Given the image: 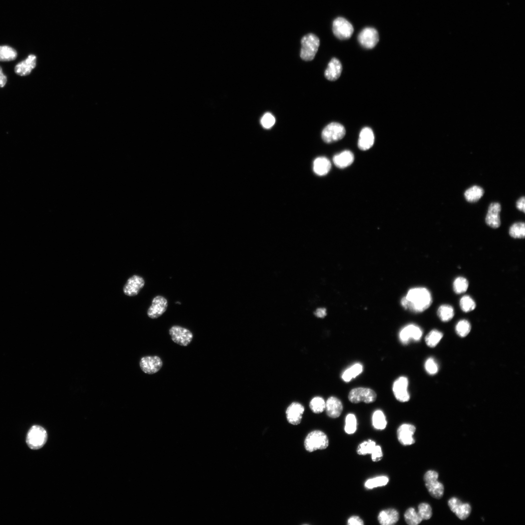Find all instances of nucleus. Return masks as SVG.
Segmentation results:
<instances>
[{
  "label": "nucleus",
  "mask_w": 525,
  "mask_h": 525,
  "mask_svg": "<svg viewBox=\"0 0 525 525\" xmlns=\"http://www.w3.org/2000/svg\"><path fill=\"white\" fill-rule=\"evenodd\" d=\"M430 292L424 287L410 289L406 295L402 298L401 303L406 310L420 313L428 309L432 303Z\"/></svg>",
  "instance_id": "nucleus-1"
},
{
  "label": "nucleus",
  "mask_w": 525,
  "mask_h": 525,
  "mask_svg": "<svg viewBox=\"0 0 525 525\" xmlns=\"http://www.w3.org/2000/svg\"><path fill=\"white\" fill-rule=\"evenodd\" d=\"M304 445L306 451L309 452L324 450L329 445V439L323 432L314 430L307 435L304 440Z\"/></svg>",
  "instance_id": "nucleus-2"
},
{
  "label": "nucleus",
  "mask_w": 525,
  "mask_h": 525,
  "mask_svg": "<svg viewBox=\"0 0 525 525\" xmlns=\"http://www.w3.org/2000/svg\"><path fill=\"white\" fill-rule=\"evenodd\" d=\"M301 44V58L305 61L313 60L319 46L320 41L318 37L313 34H307L302 38Z\"/></svg>",
  "instance_id": "nucleus-3"
},
{
  "label": "nucleus",
  "mask_w": 525,
  "mask_h": 525,
  "mask_svg": "<svg viewBox=\"0 0 525 525\" xmlns=\"http://www.w3.org/2000/svg\"><path fill=\"white\" fill-rule=\"evenodd\" d=\"M47 440L45 429L39 425H34L29 430L26 443L30 448L37 450L42 447Z\"/></svg>",
  "instance_id": "nucleus-4"
},
{
  "label": "nucleus",
  "mask_w": 525,
  "mask_h": 525,
  "mask_svg": "<svg viewBox=\"0 0 525 525\" xmlns=\"http://www.w3.org/2000/svg\"><path fill=\"white\" fill-rule=\"evenodd\" d=\"M438 473L433 470L428 471L424 475L425 486L430 494L435 498L440 499L444 493L443 484L438 481Z\"/></svg>",
  "instance_id": "nucleus-5"
},
{
  "label": "nucleus",
  "mask_w": 525,
  "mask_h": 525,
  "mask_svg": "<svg viewBox=\"0 0 525 525\" xmlns=\"http://www.w3.org/2000/svg\"><path fill=\"white\" fill-rule=\"evenodd\" d=\"M377 398L376 392L366 387H357L351 389L348 395L349 401L353 403L364 402L369 403L375 402Z\"/></svg>",
  "instance_id": "nucleus-6"
},
{
  "label": "nucleus",
  "mask_w": 525,
  "mask_h": 525,
  "mask_svg": "<svg viewBox=\"0 0 525 525\" xmlns=\"http://www.w3.org/2000/svg\"><path fill=\"white\" fill-rule=\"evenodd\" d=\"M346 134L345 127L341 124L332 122L323 130L321 136L326 143H331L342 139Z\"/></svg>",
  "instance_id": "nucleus-7"
},
{
  "label": "nucleus",
  "mask_w": 525,
  "mask_h": 525,
  "mask_svg": "<svg viewBox=\"0 0 525 525\" xmlns=\"http://www.w3.org/2000/svg\"><path fill=\"white\" fill-rule=\"evenodd\" d=\"M169 332L173 341L182 346H187L193 339V334L191 331L180 326H172Z\"/></svg>",
  "instance_id": "nucleus-8"
},
{
  "label": "nucleus",
  "mask_w": 525,
  "mask_h": 525,
  "mask_svg": "<svg viewBox=\"0 0 525 525\" xmlns=\"http://www.w3.org/2000/svg\"><path fill=\"white\" fill-rule=\"evenodd\" d=\"M352 25L346 19L338 17L332 23V31L335 36L342 40L350 38L353 33Z\"/></svg>",
  "instance_id": "nucleus-9"
},
{
  "label": "nucleus",
  "mask_w": 525,
  "mask_h": 525,
  "mask_svg": "<svg viewBox=\"0 0 525 525\" xmlns=\"http://www.w3.org/2000/svg\"><path fill=\"white\" fill-rule=\"evenodd\" d=\"M358 40L360 44L366 49H372L378 43L379 36L377 31L374 28L366 27L359 33Z\"/></svg>",
  "instance_id": "nucleus-10"
},
{
  "label": "nucleus",
  "mask_w": 525,
  "mask_h": 525,
  "mask_svg": "<svg viewBox=\"0 0 525 525\" xmlns=\"http://www.w3.org/2000/svg\"><path fill=\"white\" fill-rule=\"evenodd\" d=\"M163 362L161 359L156 355L142 357L140 361V366L143 372L148 374L158 372L161 368Z\"/></svg>",
  "instance_id": "nucleus-11"
},
{
  "label": "nucleus",
  "mask_w": 525,
  "mask_h": 525,
  "mask_svg": "<svg viewBox=\"0 0 525 525\" xmlns=\"http://www.w3.org/2000/svg\"><path fill=\"white\" fill-rule=\"evenodd\" d=\"M167 307V299L162 296H157L153 298L151 305L147 310V315L152 319L157 318L165 313Z\"/></svg>",
  "instance_id": "nucleus-12"
},
{
  "label": "nucleus",
  "mask_w": 525,
  "mask_h": 525,
  "mask_svg": "<svg viewBox=\"0 0 525 525\" xmlns=\"http://www.w3.org/2000/svg\"><path fill=\"white\" fill-rule=\"evenodd\" d=\"M408 385V379L404 376L400 377L394 382L392 390L398 401L404 402L409 400L410 395L407 391Z\"/></svg>",
  "instance_id": "nucleus-13"
},
{
  "label": "nucleus",
  "mask_w": 525,
  "mask_h": 525,
  "mask_svg": "<svg viewBox=\"0 0 525 525\" xmlns=\"http://www.w3.org/2000/svg\"><path fill=\"white\" fill-rule=\"evenodd\" d=\"M415 431L416 427L412 424L403 423L401 425L397 431V438L400 443L404 446L414 444L415 440L413 435Z\"/></svg>",
  "instance_id": "nucleus-14"
},
{
  "label": "nucleus",
  "mask_w": 525,
  "mask_h": 525,
  "mask_svg": "<svg viewBox=\"0 0 525 525\" xmlns=\"http://www.w3.org/2000/svg\"><path fill=\"white\" fill-rule=\"evenodd\" d=\"M448 505L451 510L460 520H465L471 513V506L468 503H463L457 498L450 499Z\"/></svg>",
  "instance_id": "nucleus-15"
},
{
  "label": "nucleus",
  "mask_w": 525,
  "mask_h": 525,
  "mask_svg": "<svg viewBox=\"0 0 525 525\" xmlns=\"http://www.w3.org/2000/svg\"><path fill=\"white\" fill-rule=\"evenodd\" d=\"M145 284L144 279L140 276L135 275L130 277L123 288L125 295L129 297L137 295Z\"/></svg>",
  "instance_id": "nucleus-16"
},
{
  "label": "nucleus",
  "mask_w": 525,
  "mask_h": 525,
  "mask_svg": "<svg viewBox=\"0 0 525 525\" xmlns=\"http://www.w3.org/2000/svg\"><path fill=\"white\" fill-rule=\"evenodd\" d=\"M304 411V406L300 403L293 402L287 408L285 413L287 421L293 425L299 424Z\"/></svg>",
  "instance_id": "nucleus-17"
},
{
  "label": "nucleus",
  "mask_w": 525,
  "mask_h": 525,
  "mask_svg": "<svg viewBox=\"0 0 525 525\" xmlns=\"http://www.w3.org/2000/svg\"><path fill=\"white\" fill-rule=\"evenodd\" d=\"M422 334V331L419 327L414 324H409L401 330L399 338L403 344H406L410 339L419 341Z\"/></svg>",
  "instance_id": "nucleus-18"
},
{
  "label": "nucleus",
  "mask_w": 525,
  "mask_h": 525,
  "mask_svg": "<svg viewBox=\"0 0 525 525\" xmlns=\"http://www.w3.org/2000/svg\"><path fill=\"white\" fill-rule=\"evenodd\" d=\"M501 210V205L498 202H492L490 205L485 218L486 223L488 226L494 228L500 227Z\"/></svg>",
  "instance_id": "nucleus-19"
},
{
  "label": "nucleus",
  "mask_w": 525,
  "mask_h": 525,
  "mask_svg": "<svg viewBox=\"0 0 525 525\" xmlns=\"http://www.w3.org/2000/svg\"><path fill=\"white\" fill-rule=\"evenodd\" d=\"M327 415L333 419L339 417L343 411V404L337 398L331 396L325 403V409Z\"/></svg>",
  "instance_id": "nucleus-20"
},
{
  "label": "nucleus",
  "mask_w": 525,
  "mask_h": 525,
  "mask_svg": "<svg viewBox=\"0 0 525 525\" xmlns=\"http://www.w3.org/2000/svg\"><path fill=\"white\" fill-rule=\"evenodd\" d=\"M374 142V135L372 129L368 127H364L359 134L358 146L362 150L370 148Z\"/></svg>",
  "instance_id": "nucleus-21"
},
{
  "label": "nucleus",
  "mask_w": 525,
  "mask_h": 525,
  "mask_svg": "<svg viewBox=\"0 0 525 525\" xmlns=\"http://www.w3.org/2000/svg\"><path fill=\"white\" fill-rule=\"evenodd\" d=\"M36 57L30 54L24 60L18 63L15 68V72L20 76L29 74L36 66Z\"/></svg>",
  "instance_id": "nucleus-22"
},
{
  "label": "nucleus",
  "mask_w": 525,
  "mask_h": 525,
  "mask_svg": "<svg viewBox=\"0 0 525 525\" xmlns=\"http://www.w3.org/2000/svg\"><path fill=\"white\" fill-rule=\"evenodd\" d=\"M377 518L382 525H392L398 521L399 514L394 508H388L380 511Z\"/></svg>",
  "instance_id": "nucleus-23"
},
{
  "label": "nucleus",
  "mask_w": 525,
  "mask_h": 525,
  "mask_svg": "<svg viewBox=\"0 0 525 525\" xmlns=\"http://www.w3.org/2000/svg\"><path fill=\"white\" fill-rule=\"evenodd\" d=\"M342 67L340 61L336 58L331 59L325 71V76L330 81L336 80L340 77Z\"/></svg>",
  "instance_id": "nucleus-24"
},
{
  "label": "nucleus",
  "mask_w": 525,
  "mask_h": 525,
  "mask_svg": "<svg viewBox=\"0 0 525 525\" xmlns=\"http://www.w3.org/2000/svg\"><path fill=\"white\" fill-rule=\"evenodd\" d=\"M354 160L353 153L349 150L344 151L333 158V162L335 165L340 168H344L350 166Z\"/></svg>",
  "instance_id": "nucleus-25"
},
{
  "label": "nucleus",
  "mask_w": 525,
  "mask_h": 525,
  "mask_svg": "<svg viewBox=\"0 0 525 525\" xmlns=\"http://www.w3.org/2000/svg\"><path fill=\"white\" fill-rule=\"evenodd\" d=\"M331 168V163L330 160L325 157H318L313 162V171L318 175H324L327 174Z\"/></svg>",
  "instance_id": "nucleus-26"
},
{
  "label": "nucleus",
  "mask_w": 525,
  "mask_h": 525,
  "mask_svg": "<svg viewBox=\"0 0 525 525\" xmlns=\"http://www.w3.org/2000/svg\"><path fill=\"white\" fill-rule=\"evenodd\" d=\"M483 189L478 186H473L468 189L464 192L466 200L469 202H475L478 201L483 195Z\"/></svg>",
  "instance_id": "nucleus-27"
},
{
  "label": "nucleus",
  "mask_w": 525,
  "mask_h": 525,
  "mask_svg": "<svg viewBox=\"0 0 525 525\" xmlns=\"http://www.w3.org/2000/svg\"><path fill=\"white\" fill-rule=\"evenodd\" d=\"M362 371V365L359 363H356L343 372L342 378L345 382H348L359 375Z\"/></svg>",
  "instance_id": "nucleus-28"
},
{
  "label": "nucleus",
  "mask_w": 525,
  "mask_h": 525,
  "mask_svg": "<svg viewBox=\"0 0 525 525\" xmlns=\"http://www.w3.org/2000/svg\"><path fill=\"white\" fill-rule=\"evenodd\" d=\"M372 425L377 430H383L386 426L387 421L384 413L380 410L375 411L372 417Z\"/></svg>",
  "instance_id": "nucleus-29"
},
{
  "label": "nucleus",
  "mask_w": 525,
  "mask_h": 525,
  "mask_svg": "<svg viewBox=\"0 0 525 525\" xmlns=\"http://www.w3.org/2000/svg\"><path fill=\"white\" fill-rule=\"evenodd\" d=\"M389 479L386 476H379L368 479L365 483V487L367 489L385 486L388 482Z\"/></svg>",
  "instance_id": "nucleus-30"
},
{
  "label": "nucleus",
  "mask_w": 525,
  "mask_h": 525,
  "mask_svg": "<svg viewBox=\"0 0 525 525\" xmlns=\"http://www.w3.org/2000/svg\"><path fill=\"white\" fill-rule=\"evenodd\" d=\"M17 56L16 51L13 48L6 46H0V61H10L15 60Z\"/></svg>",
  "instance_id": "nucleus-31"
},
{
  "label": "nucleus",
  "mask_w": 525,
  "mask_h": 525,
  "mask_svg": "<svg viewBox=\"0 0 525 525\" xmlns=\"http://www.w3.org/2000/svg\"><path fill=\"white\" fill-rule=\"evenodd\" d=\"M376 447V443L374 441L368 439L361 443L357 447V453L359 455H366L372 454Z\"/></svg>",
  "instance_id": "nucleus-32"
},
{
  "label": "nucleus",
  "mask_w": 525,
  "mask_h": 525,
  "mask_svg": "<svg viewBox=\"0 0 525 525\" xmlns=\"http://www.w3.org/2000/svg\"><path fill=\"white\" fill-rule=\"evenodd\" d=\"M404 518L406 523L409 525H419L422 520L413 508H409L405 511Z\"/></svg>",
  "instance_id": "nucleus-33"
},
{
  "label": "nucleus",
  "mask_w": 525,
  "mask_h": 525,
  "mask_svg": "<svg viewBox=\"0 0 525 525\" xmlns=\"http://www.w3.org/2000/svg\"><path fill=\"white\" fill-rule=\"evenodd\" d=\"M437 313L440 320L443 322L450 321L454 315V309L449 305H442L439 306Z\"/></svg>",
  "instance_id": "nucleus-34"
},
{
  "label": "nucleus",
  "mask_w": 525,
  "mask_h": 525,
  "mask_svg": "<svg viewBox=\"0 0 525 525\" xmlns=\"http://www.w3.org/2000/svg\"><path fill=\"white\" fill-rule=\"evenodd\" d=\"M509 234L514 238H524L525 236V225L524 222L514 223L509 228Z\"/></svg>",
  "instance_id": "nucleus-35"
},
{
  "label": "nucleus",
  "mask_w": 525,
  "mask_h": 525,
  "mask_svg": "<svg viewBox=\"0 0 525 525\" xmlns=\"http://www.w3.org/2000/svg\"><path fill=\"white\" fill-rule=\"evenodd\" d=\"M325 403L326 402L322 397L316 396L312 398L310 401L309 406L314 413L319 414L325 410Z\"/></svg>",
  "instance_id": "nucleus-36"
},
{
  "label": "nucleus",
  "mask_w": 525,
  "mask_h": 525,
  "mask_svg": "<svg viewBox=\"0 0 525 525\" xmlns=\"http://www.w3.org/2000/svg\"><path fill=\"white\" fill-rule=\"evenodd\" d=\"M443 336V334L438 330L431 331L425 337V341L427 346L435 347L439 343Z\"/></svg>",
  "instance_id": "nucleus-37"
},
{
  "label": "nucleus",
  "mask_w": 525,
  "mask_h": 525,
  "mask_svg": "<svg viewBox=\"0 0 525 525\" xmlns=\"http://www.w3.org/2000/svg\"><path fill=\"white\" fill-rule=\"evenodd\" d=\"M345 431L348 434H352L357 429V420L353 414H349L345 419Z\"/></svg>",
  "instance_id": "nucleus-38"
},
{
  "label": "nucleus",
  "mask_w": 525,
  "mask_h": 525,
  "mask_svg": "<svg viewBox=\"0 0 525 525\" xmlns=\"http://www.w3.org/2000/svg\"><path fill=\"white\" fill-rule=\"evenodd\" d=\"M468 285V280L463 277H459L454 280L453 289L455 293L459 294L465 292L467 290Z\"/></svg>",
  "instance_id": "nucleus-39"
},
{
  "label": "nucleus",
  "mask_w": 525,
  "mask_h": 525,
  "mask_svg": "<svg viewBox=\"0 0 525 525\" xmlns=\"http://www.w3.org/2000/svg\"><path fill=\"white\" fill-rule=\"evenodd\" d=\"M471 325L466 320H461L456 324L455 331L458 335L465 337L471 331Z\"/></svg>",
  "instance_id": "nucleus-40"
},
{
  "label": "nucleus",
  "mask_w": 525,
  "mask_h": 525,
  "mask_svg": "<svg viewBox=\"0 0 525 525\" xmlns=\"http://www.w3.org/2000/svg\"><path fill=\"white\" fill-rule=\"evenodd\" d=\"M460 306L462 310L465 312L472 311L475 307V303L469 296L462 297L460 300Z\"/></svg>",
  "instance_id": "nucleus-41"
},
{
  "label": "nucleus",
  "mask_w": 525,
  "mask_h": 525,
  "mask_svg": "<svg viewBox=\"0 0 525 525\" xmlns=\"http://www.w3.org/2000/svg\"><path fill=\"white\" fill-rule=\"evenodd\" d=\"M418 513L422 520H428L432 515V508L428 504L421 503L418 506Z\"/></svg>",
  "instance_id": "nucleus-42"
},
{
  "label": "nucleus",
  "mask_w": 525,
  "mask_h": 525,
  "mask_svg": "<svg viewBox=\"0 0 525 525\" xmlns=\"http://www.w3.org/2000/svg\"><path fill=\"white\" fill-rule=\"evenodd\" d=\"M275 118L270 113H265L261 119V123L262 126L265 129L271 128L275 123Z\"/></svg>",
  "instance_id": "nucleus-43"
},
{
  "label": "nucleus",
  "mask_w": 525,
  "mask_h": 525,
  "mask_svg": "<svg viewBox=\"0 0 525 525\" xmlns=\"http://www.w3.org/2000/svg\"><path fill=\"white\" fill-rule=\"evenodd\" d=\"M424 367L426 371L431 375L437 373L438 369L437 363L432 358H429L426 361Z\"/></svg>",
  "instance_id": "nucleus-44"
},
{
  "label": "nucleus",
  "mask_w": 525,
  "mask_h": 525,
  "mask_svg": "<svg viewBox=\"0 0 525 525\" xmlns=\"http://www.w3.org/2000/svg\"><path fill=\"white\" fill-rule=\"evenodd\" d=\"M383 456V454L381 447L376 445L374 452L371 454V459L374 462H378L381 460Z\"/></svg>",
  "instance_id": "nucleus-45"
},
{
  "label": "nucleus",
  "mask_w": 525,
  "mask_h": 525,
  "mask_svg": "<svg viewBox=\"0 0 525 525\" xmlns=\"http://www.w3.org/2000/svg\"><path fill=\"white\" fill-rule=\"evenodd\" d=\"M348 525H363L364 524L363 520L358 516H352L350 517L347 521Z\"/></svg>",
  "instance_id": "nucleus-46"
},
{
  "label": "nucleus",
  "mask_w": 525,
  "mask_h": 525,
  "mask_svg": "<svg viewBox=\"0 0 525 525\" xmlns=\"http://www.w3.org/2000/svg\"><path fill=\"white\" fill-rule=\"evenodd\" d=\"M525 197L522 196V197H520L516 202V206L517 209L518 210H519L520 211H522L523 212H525Z\"/></svg>",
  "instance_id": "nucleus-47"
},
{
  "label": "nucleus",
  "mask_w": 525,
  "mask_h": 525,
  "mask_svg": "<svg viewBox=\"0 0 525 525\" xmlns=\"http://www.w3.org/2000/svg\"><path fill=\"white\" fill-rule=\"evenodd\" d=\"M314 315L317 317L323 318L327 315L326 309L324 308H317L315 311Z\"/></svg>",
  "instance_id": "nucleus-48"
},
{
  "label": "nucleus",
  "mask_w": 525,
  "mask_h": 525,
  "mask_svg": "<svg viewBox=\"0 0 525 525\" xmlns=\"http://www.w3.org/2000/svg\"><path fill=\"white\" fill-rule=\"evenodd\" d=\"M6 82L7 77L3 73L2 69L0 67V88L3 87L6 84Z\"/></svg>",
  "instance_id": "nucleus-49"
}]
</instances>
